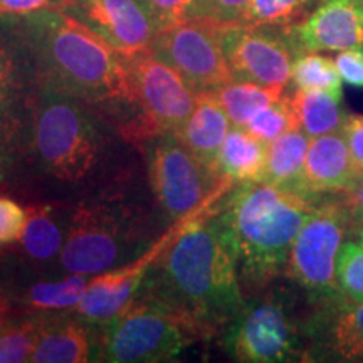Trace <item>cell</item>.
<instances>
[{"label":"cell","mask_w":363,"mask_h":363,"mask_svg":"<svg viewBox=\"0 0 363 363\" xmlns=\"http://www.w3.org/2000/svg\"><path fill=\"white\" fill-rule=\"evenodd\" d=\"M195 337L225 328L244 306L239 257L220 208L190 222L160 252L142 286Z\"/></svg>","instance_id":"cell-1"},{"label":"cell","mask_w":363,"mask_h":363,"mask_svg":"<svg viewBox=\"0 0 363 363\" xmlns=\"http://www.w3.org/2000/svg\"><path fill=\"white\" fill-rule=\"evenodd\" d=\"M21 17L38 66L39 89L94 106H135L126 56L101 35L61 9Z\"/></svg>","instance_id":"cell-2"},{"label":"cell","mask_w":363,"mask_h":363,"mask_svg":"<svg viewBox=\"0 0 363 363\" xmlns=\"http://www.w3.org/2000/svg\"><path fill=\"white\" fill-rule=\"evenodd\" d=\"M316 203V199L266 182L229 190L220 216L238 249L239 274L249 288H262L286 271L294 239Z\"/></svg>","instance_id":"cell-3"},{"label":"cell","mask_w":363,"mask_h":363,"mask_svg":"<svg viewBox=\"0 0 363 363\" xmlns=\"http://www.w3.org/2000/svg\"><path fill=\"white\" fill-rule=\"evenodd\" d=\"M30 135L45 174L67 184L86 179L101 155V133L84 103L57 91H38Z\"/></svg>","instance_id":"cell-4"},{"label":"cell","mask_w":363,"mask_h":363,"mask_svg":"<svg viewBox=\"0 0 363 363\" xmlns=\"http://www.w3.org/2000/svg\"><path fill=\"white\" fill-rule=\"evenodd\" d=\"M99 326L98 357L110 363L169 362L197 338L169 306L143 289Z\"/></svg>","instance_id":"cell-5"},{"label":"cell","mask_w":363,"mask_h":363,"mask_svg":"<svg viewBox=\"0 0 363 363\" xmlns=\"http://www.w3.org/2000/svg\"><path fill=\"white\" fill-rule=\"evenodd\" d=\"M147 143L150 185L170 219L182 220L214 211L235 185L199 160L174 131L150 138Z\"/></svg>","instance_id":"cell-6"},{"label":"cell","mask_w":363,"mask_h":363,"mask_svg":"<svg viewBox=\"0 0 363 363\" xmlns=\"http://www.w3.org/2000/svg\"><path fill=\"white\" fill-rule=\"evenodd\" d=\"M227 352L238 362L281 363L308 360L306 325L284 294L272 291L244 303L225 326Z\"/></svg>","instance_id":"cell-7"},{"label":"cell","mask_w":363,"mask_h":363,"mask_svg":"<svg viewBox=\"0 0 363 363\" xmlns=\"http://www.w3.org/2000/svg\"><path fill=\"white\" fill-rule=\"evenodd\" d=\"M138 116L125 128L126 138L148 142L158 135L179 131L197 104L199 93L174 67L145 51L126 56Z\"/></svg>","instance_id":"cell-8"},{"label":"cell","mask_w":363,"mask_h":363,"mask_svg":"<svg viewBox=\"0 0 363 363\" xmlns=\"http://www.w3.org/2000/svg\"><path fill=\"white\" fill-rule=\"evenodd\" d=\"M350 230L347 212L335 197L316 203L294 239L284 272L316 303L343 293L337 259Z\"/></svg>","instance_id":"cell-9"},{"label":"cell","mask_w":363,"mask_h":363,"mask_svg":"<svg viewBox=\"0 0 363 363\" xmlns=\"http://www.w3.org/2000/svg\"><path fill=\"white\" fill-rule=\"evenodd\" d=\"M38 66L21 16L0 17V136L13 152L30 131Z\"/></svg>","instance_id":"cell-10"},{"label":"cell","mask_w":363,"mask_h":363,"mask_svg":"<svg viewBox=\"0 0 363 363\" xmlns=\"http://www.w3.org/2000/svg\"><path fill=\"white\" fill-rule=\"evenodd\" d=\"M220 24L187 19L163 29L148 52L174 67L197 93L216 91L233 79L220 43Z\"/></svg>","instance_id":"cell-11"},{"label":"cell","mask_w":363,"mask_h":363,"mask_svg":"<svg viewBox=\"0 0 363 363\" xmlns=\"http://www.w3.org/2000/svg\"><path fill=\"white\" fill-rule=\"evenodd\" d=\"M220 43L234 81L286 88L298 56L286 27L224 24Z\"/></svg>","instance_id":"cell-12"},{"label":"cell","mask_w":363,"mask_h":363,"mask_svg":"<svg viewBox=\"0 0 363 363\" xmlns=\"http://www.w3.org/2000/svg\"><path fill=\"white\" fill-rule=\"evenodd\" d=\"M128 240L126 220L116 208L81 203L71 211L59 264L67 274H101L123 259Z\"/></svg>","instance_id":"cell-13"},{"label":"cell","mask_w":363,"mask_h":363,"mask_svg":"<svg viewBox=\"0 0 363 363\" xmlns=\"http://www.w3.org/2000/svg\"><path fill=\"white\" fill-rule=\"evenodd\" d=\"M65 12L125 56L148 51L165 29L150 0H71Z\"/></svg>","instance_id":"cell-14"},{"label":"cell","mask_w":363,"mask_h":363,"mask_svg":"<svg viewBox=\"0 0 363 363\" xmlns=\"http://www.w3.org/2000/svg\"><path fill=\"white\" fill-rule=\"evenodd\" d=\"M214 211L217 212V208H214ZM214 211L185 217V219H182L180 224H177L169 234L163 235V238L158 240L155 247H152L150 251L145 252L140 259L128 262L126 266L116 267V269L113 267V269H108L101 272V274L94 276L93 279H89L88 288H86L84 296L81 298L79 305L72 308L71 311L74 313V315H78L79 318H83L84 321H89V323L93 325L104 323V321L110 320V318L115 316L121 308L128 305L131 299L140 293L145 279H147L150 267H152L157 257L160 256L163 249L169 246L172 240H174L190 222L207 214H214Z\"/></svg>","instance_id":"cell-15"},{"label":"cell","mask_w":363,"mask_h":363,"mask_svg":"<svg viewBox=\"0 0 363 363\" xmlns=\"http://www.w3.org/2000/svg\"><path fill=\"white\" fill-rule=\"evenodd\" d=\"M316 305V311L306 321L308 357L363 362V303L342 293Z\"/></svg>","instance_id":"cell-16"},{"label":"cell","mask_w":363,"mask_h":363,"mask_svg":"<svg viewBox=\"0 0 363 363\" xmlns=\"http://www.w3.org/2000/svg\"><path fill=\"white\" fill-rule=\"evenodd\" d=\"M298 54L363 48V7L358 0H321L303 21L286 27Z\"/></svg>","instance_id":"cell-17"},{"label":"cell","mask_w":363,"mask_h":363,"mask_svg":"<svg viewBox=\"0 0 363 363\" xmlns=\"http://www.w3.org/2000/svg\"><path fill=\"white\" fill-rule=\"evenodd\" d=\"M43 326L30 362L34 363H86L99 353V337L93 323L72 311H40Z\"/></svg>","instance_id":"cell-18"},{"label":"cell","mask_w":363,"mask_h":363,"mask_svg":"<svg viewBox=\"0 0 363 363\" xmlns=\"http://www.w3.org/2000/svg\"><path fill=\"white\" fill-rule=\"evenodd\" d=\"M360 180L353 165L343 131L311 138L305 162V192L318 199L323 194H340Z\"/></svg>","instance_id":"cell-19"},{"label":"cell","mask_w":363,"mask_h":363,"mask_svg":"<svg viewBox=\"0 0 363 363\" xmlns=\"http://www.w3.org/2000/svg\"><path fill=\"white\" fill-rule=\"evenodd\" d=\"M230 128H233V123L224 108L217 101L214 91H203V93H199L197 104L187 123L175 131V135L199 160L217 170V153Z\"/></svg>","instance_id":"cell-20"},{"label":"cell","mask_w":363,"mask_h":363,"mask_svg":"<svg viewBox=\"0 0 363 363\" xmlns=\"http://www.w3.org/2000/svg\"><path fill=\"white\" fill-rule=\"evenodd\" d=\"M269 145L249 133L246 128L233 126L217 153L216 169L234 184L264 182Z\"/></svg>","instance_id":"cell-21"},{"label":"cell","mask_w":363,"mask_h":363,"mask_svg":"<svg viewBox=\"0 0 363 363\" xmlns=\"http://www.w3.org/2000/svg\"><path fill=\"white\" fill-rule=\"evenodd\" d=\"M310 143V136L299 128L288 131L271 142L267 150L266 184L306 195L305 162Z\"/></svg>","instance_id":"cell-22"},{"label":"cell","mask_w":363,"mask_h":363,"mask_svg":"<svg viewBox=\"0 0 363 363\" xmlns=\"http://www.w3.org/2000/svg\"><path fill=\"white\" fill-rule=\"evenodd\" d=\"M27 212L29 217L21 239L22 249L33 261L54 259L66 242L69 217L62 219V208L57 203H39L27 208Z\"/></svg>","instance_id":"cell-23"},{"label":"cell","mask_w":363,"mask_h":363,"mask_svg":"<svg viewBox=\"0 0 363 363\" xmlns=\"http://www.w3.org/2000/svg\"><path fill=\"white\" fill-rule=\"evenodd\" d=\"M291 104L298 118L299 130L310 138L342 131L347 115L342 110V98L326 91L296 89Z\"/></svg>","instance_id":"cell-24"},{"label":"cell","mask_w":363,"mask_h":363,"mask_svg":"<svg viewBox=\"0 0 363 363\" xmlns=\"http://www.w3.org/2000/svg\"><path fill=\"white\" fill-rule=\"evenodd\" d=\"M284 88H271L246 81H230L216 89L214 94L224 108L233 126L244 128L254 115L283 96Z\"/></svg>","instance_id":"cell-25"},{"label":"cell","mask_w":363,"mask_h":363,"mask_svg":"<svg viewBox=\"0 0 363 363\" xmlns=\"http://www.w3.org/2000/svg\"><path fill=\"white\" fill-rule=\"evenodd\" d=\"M88 283L89 278L83 274H71L62 281H40L27 289L22 301L34 311H67L79 305Z\"/></svg>","instance_id":"cell-26"},{"label":"cell","mask_w":363,"mask_h":363,"mask_svg":"<svg viewBox=\"0 0 363 363\" xmlns=\"http://www.w3.org/2000/svg\"><path fill=\"white\" fill-rule=\"evenodd\" d=\"M291 81L296 89L326 91L342 98V76L335 61L318 52L298 54L293 62Z\"/></svg>","instance_id":"cell-27"},{"label":"cell","mask_w":363,"mask_h":363,"mask_svg":"<svg viewBox=\"0 0 363 363\" xmlns=\"http://www.w3.org/2000/svg\"><path fill=\"white\" fill-rule=\"evenodd\" d=\"M43 313L35 311L33 316L19 321H9L0 331V363L30 362L38 345Z\"/></svg>","instance_id":"cell-28"},{"label":"cell","mask_w":363,"mask_h":363,"mask_svg":"<svg viewBox=\"0 0 363 363\" xmlns=\"http://www.w3.org/2000/svg\"><path fill=\"white\" fill-rule=\"evenodd\" d=\"M315 0H251L240 24L288 27L308 16Z\"/></svg>","instance_id":"cell-29"},{"label":"cell","mask_w":363,"mask_h":363,"mask_svg":"<svg viewBox=\"0 0 363 363\" xmlns=\"http://www.w3.org/2000/svg\"><path fill=\"white\" fill-rule=\"evenodd\" d=\"M244 128L267 145L279 138L281 135L299 128L291 98L281 96L269 106L262 108L257 115L251 118V121Z\"/></svg>","instance_id":"cell-30"},{"label":"cell","mask_w":363,"mask_h":363,"mask_svg":"<svg viewBox=\"0 0 363 363\" xmlns=\"http://www.w3.org/2000/svg\"><path fill=\"white\" fill-rule=\"evenodd\" d=\"M337 278L342 291L353 301L363 303V246L343 242L337 259Z\"/></svg>","instance_id":"cell-31"},{"label":"cell","mask_w":363,"mask_h":363,"mask_svg":"<svg viewBox=\"0 0 363 363\" xmlns=\"http://www.w3.org/2000/svg\"><path fill=\"white\" fill-rule=\"evenodd\" d=\"M249 4L251 0H194L185 21L197 19L220 26L235 24L246 12Z\"/></svg>","instance_id":"cell-32"},{"label":"cell","mask_w":363,"mask_h":363,"mask_svg":"<svg viewBox=\"0 0 363 363\" xmlns=\"http://www.w3.org/2000/svg\"><path fill=\"white\" fill-rule=\"evenodd\" d=\"M29 212L11 197L0 195V247L19 242L24 235Z\"/></svg>","instance_id":"cell-33"},{"label":"cell","mask_w":363,"mask_h":363,"mask_svg":"<svg viewBox=\"0 0 363 363\" xmlns=\"http://www.w3.org/2000/svg\"><path fill=\"white\" fill-rule=\"evenodd\" d=\"M340 76L353 88H363V48L342 51L335 59Z\"/></svg>","instance_id":"cell-34"},{"label":"cell","mask_w":363,"mask_h":363,"mask_svg":"<svg viewBox=\"0 0 363 363\" xmlns=\"http://www.w3.org/2000/svg\"><path fill=\"white\" fill-rule=\"evenodd\" d=\"M342 131L350 148L357 174L363 179V116H347Z\"/></svg>","instance_id":"cell-35"},{"label":"cell","mask_w":363,"mask_h":363,"mask_svg":"<svg viewBox=\"0 0 363 363\" xmlns=\"http://www.w3.org/2000/svg\"><path fill=\"white\" fill-rule=\"evenodd\" d=\"M333 195H337L338 202L342 203L345 212H347L352 230L357 233L360 227H363V179L358 180L353 187Z\"/></svg>","instance_id":"cell-36"},{"label":"cell","mask_w":363,"mask_h":363,"mask_svg":"<svg viewBox=\"0 0 363 363\" xmlns=\"http://www.w3.org/2000/svg\"><path fill=\"white\" fill-rule=\"evenodd\" d=\"M71 0H0V17L26 16V13L43 11V9H65Z\"/></svg>","instance_id":"cell-37"},{"label":"cell","mask_w":363,"mask_h":363,"mask_svg":"<svg viewBox=\"0 0 363 363\" xmlns=\"http://www.w3.org/2000/svg\"><path fill=\"white\" fill-rule=\"evenodd\" d=\"M150 4L167 29L177 22L185 21V16H187L194 0H150Z\"/></svg>","instance_id":"cell-38"},{"label":"cell","mask_w":363,"mask_h":363,"mask_svg":"<svg viewBox=\"0 0 363 363\" xmlns=\"http://www.w3.org/2000/svg\"><path fill=\"white\" fill-rule=\"evenodd\" d=\"M12 153H13V150L9 147L6 140L0 136V182L6 180V177L9 174V169H11Z\"/></svg>","instance_id":"cell-39"},{"label":"cell","mask_w":363,"mask_h":363,"mask_svg":"<svg viewBox=\"0 0 363 363\" xmlns=\"http://www.w3.org/2000/svg\"><path fill=\"white\" fill-rule=\"evenodd\" d=\"M6 267H7V257H6V254L0 252V291H2V283H4V279H6V276H4Z\"/></svg>","instance_id":"cell-40"},{"label":"cell","mask_w":363,"mask_h":363,"mask_svg":"<svg viewBox=\"0 0 363 363\" xmlns=\"http://www.w3.org/2000/svg\"><path fill=\"white\" fill-rule=\"evenodd\" d=\"M0 311H11V301L2 291H0Z\"/></svg>","instance_id":"cell-41"},{"label":"cell","mask_w":363,"mask_h":363,"mask_svg":"<svg viewBox=\"0 0 363 363\" xmlns=\"http://www.w3.org/2000/svg\"><path fill=\"white\" fill-rule=\"evenodd\" d=\"M9 321H11V318H9V311H0V331L6 328Z\"/></svg>","instance_id":"cell-42"},{"label":"cell","mask_w":363,"mask_h":363,"mask_svg":"<svg viewBox=\"0 0 363 363\" xmlns=\"http://www.w3.org/2000/svg\"><path fill=\"white\" fill-rule=\"evenodd\" d=\"M357 235H358V240H360V244L363 246V227H360V229L357 230Z\"/></svg>","instance_id":"cell-43"},{"label":"cell","mask_w":363,"mask_h":363,"mask_svg":"<svg viewBox=\"0 0 363 363\" xmlns=\"http://www.w3.org/2000/svg\"><path fill=\"white\" fill-rule=\"evenodd\" d=\"M358 2H360V4H362V7H363V0H358Z\"/></svg>","instance_id":"cell-44"}]
</instances>
